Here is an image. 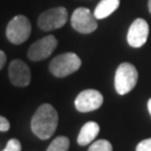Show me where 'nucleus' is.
<instances>
[{"label": "nucleus", "instance_id": "1", "mask_svg": "<svg viewBox=\"0 0 151 151\" xmlns=\"http://www.w3.org/2000/svg\"><path fill=\"white\" fill-rule=\"evenodd\" d=\"M58 114L50 104H43L36 110L32 119V133L42 140L49 139L57 129Z\"/></svg>", "mask_w": 151, "mask_h": 151}, {"label": "nucleus", "instance_id": "2", "mask_svg": "<svg viewBox=\"0 0 151 151\" xmlns=\"http://www.w3.org/2000/svg\"><path fill=\"white\" fill-rule=\"evenodd\" d=\"M138 82V70L130 63H122L116 68L114 76L115 91L120 95H124L131 92Z\"/></svg>", "mask_w": 151, "mask_h": 151}, {"label": "nucleus", "instance_id": "3", "mask_svg": "<svg viewBox=\"0 0 151 151\" xmlns=\"http://www.w3.org/2000/svg\"><path fill=\"white\" fill-rule=\"evenodd\" d=\"M81 65V58L75 53H64L50 62L49 70L56 77H65L78 70Z\"/></svg>", "mask_w": 151, "mask_h": 151}, {"label": "nucleus", "instance_id": "4", "mask_svg": "<svg viewBox=\"0 0 151 151\" xmlns=\"http://www.w3.org/2000/svg\"><path fill=\"white\" fill-rule=\"evenodd\" d=\"M32 32V24L26 16L18 15L11 19L7 29H6V36L10 43L15 45H20L26 42Z\"/></svg>", "mask_w": 151, "mask_h": 151}, {"label": "nucleus", "instance_id": "5", "mask_svg": "<svg viewBox=\"0 0 151 151\" xmlns=\"http://www.w3.org/2000/svg\"><path fill=\"white\" fill-rule=\"evenodd\" d=\"M68 18L67 10L64 7H55L52 9L44 11L38 17L37 25L44 32L55 30L64 26Z\"/></svg>", "mask_w": 151, "mask_h": 151}, {"label": "nucleus", "instance_id": "6", "mask_svg": "<svg viewBox=\"0 0 151 151\" xmlns=\"http://www.w3.org/2000/svg\"><path fill=\"white\" fill-rule=\"evenodd\" d=\"M72 27L81 34H91L97 29V19L90 9L81 7L74 10L70 17Z\"/></svg>", "mask_w": 151, "mask_h": 151}, {"label": "nucleus", "instance_id": "7", "mask_svg": "<svg viewBox=\"0 0 151 151\" xmlns=\"http://www.w3.org/2000/svg\"><path fill=\"white\" fill-rule=\"evenodd\" d=\"M56 47H57V39L53 35H48L32 44L28 49L27 56L32 62L46 60L52 55Z\"/></svg>", "mask_w": 151, "mask_h": 151}, {"label": "nucleus", "instance_id": "8", "mask_svg": "<svg viewBox=\"0 0 151 151\" xmlns=\"http://www.w3.org/2000/svg\"><path fill=\"white\" fill-rule=\"evenodd\" d=\"M103 103V95L96 90L82 91L75 99V108L80 112H92L95 111Z\"/></svg>", "mask_w": 151, "mask_h": 151}, {"label": "nucleus", "instance_id": "9", "mask_svg": "<svg viewBox=\"0 0 151 151\" xmlns=\"http://www.w3.org/2000/svg\"><path fill=\"white\" fill-rule=\"evenodd\" d=\"M149 35V25L142 18H137L131 24L127 36V40L131 47L139 48L146 44Z\"/></svg>", "mask_w": 151, "mask_h": 151}, {"label": "nucleus", "instance_id": "10", "mask_svg": "<svg viewBox=\"0 0 151 151\" xmlns=\"http://www.w3.org/2000/svg\"><path fill=\"white\" fill-rule=\"evenodd\" d=\"M9 80L15 86H27L32 80V73L26 63L14 60L9 65Z\"/></svg>", "mask_w": 151, "mask_h": 151}, {"label": "nucleus", "instance_id": "11", "mask_svg": "<svg viewBox=\"0 0 151 151\" xmlns=\"http://www.w3.org/2000/svg\"><path fill=\"white\" fill-rule=\"evenodd\" d=\"M99 132H100V127L96 122H93V121L86 122L82 127L81 131L78 133L77 143L80 146H87L88 143H91L92 141L95 140Z\"/></svg>", "mask_w": 151, "mask_h": 151}, {"label": "nucleus", "instance_id": "12", "mask_svg": "<svg viewBox=\"0 0 151 151\" xmlns=\"http://www.w3.org/2000/svg\"><path fill=\"white\" fill-rule=\"evenodd\" d=\"M120 0H101L94 10L96 19H104L119 8Z\"/></svg>", "mask_w": 151, "mask_h": 151}, {"label": "nucleus", "instance_id": "13", "mask_svg": "<svg viewBox=\"0 0 151 151\" xmlns=\"http://www.w3.org/2000/svg\"><path fill=\"white\" fill-rule=\"evenodd\" d=\"M70 148V140L67 137H57L52 141L47 151H67Z\"/></svg>", "mask_w": 151, "mask_h": 151}, {"label": "nucleus", "instance_id": "14", "mask_svg": "<svg viewBox=\"0 0 151 151\" xmlns=\"http://www.w3.org/2000/svg\"><path fill=\"white\" fill-rule=\"evenodd\" d=\"M113 148H112V145L109 142L108 140H97L95 142H93L90 148H88V151H112Z\"/></svg>", "mask_w": 151, "mask_h": 151}, {"label": "nucleus", "instance_id": "15", "mask_svg": "<svg viewBox=\"0 0 151 151\" xmlns=\"http://www.w3.org/2000/svg\"><path fill=\"white\" fill-rule=\"evenodd\" d=\"M4 151H22V145L19 140L17 139H11L8 141L7 146L4 149Z\"/></svg>", "mask_w": 151, "mask_h": 151}, {"label": "nucleus", "instance_id": "16", "mask_svg": "<svg viewBox=\"0 0 151 151\" xmlns=\"http://www.w3.org/2000/svg\"><path fill=\"white\" fill-rule=\"evenodd\" d=\"M135 151H151V138L139 142L135 148Z\"/></svg>", "mask_w": 151, "mask_h": 151}, {"label": "nucleus", "instance_id": "17", "mask_svg": "<svg viewBox=\"0 0 151 151\" xmlns=\"http://www.w3.org/2000/svg\"><path fill=\"white\" fill-rule=\"evenodd\" d=\"M10 128V124H9V121L4 118V116H0V131L1 132H6L8 131Z\"/></svg>", "mask_w": 151, "mask_h": 151}, {"label": "nucleus", "instance_id": "18", "mask_svg": "<svg viewBox=\"0 0 151 151\" xmlns=\"http://www.w3.org/2000/svg\"><path fill=\"white\" fill-rule=\"evenodd\" d=\"M6 60H7V56H6V54L2 50H0V70L5 66Z\"/></svg>", "mask_w": 151, "mask_h": 151}, {"label": "nucleus", "instance_id": "19", "mask_svg": "<svg viewBox=\"0 0 151 151\" xmlns=\"http://www.w3.org/2000/svg\"><path fill=\"white\" fill-rule=\"evenodd\" d=\"M148 111H149V113L151 115V99L148 101Z\"/></svg>", "mask_w": 151, "mask_h": 151}, {"label": "nucleus", "instance_id": "20", "mask_svg": "<svg viewBox=\"0 0 151 151\" xmlns=\"http://www.w3.org/2000/svg\"><path fill=\"white\" fill-rule=\"evenodd\" d=\"M148 8H149V11H150V14H151V0L148 1Z\"/></svg>", "mask_w": 151, "mask_h": 151}]
</instances>
